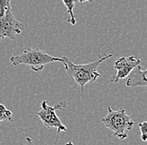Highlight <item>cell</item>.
I'll list each match as a JSON object with an SVG mask.
<instances>
[{"label": "cell", "instance_id": "cell-1", "mask_svg": "<svg viewBox=\"0 0 147 145\" xmlns=\"http://www.w3.org/2000/svg\"><path fill=\"white\" fill-rule=\"evenodd\" d=\"M113 56L112 54L107 55H100L99 58L95 61L84 64H75L68 58L66 56H62L64 68L67 74L73 79L74 82L80 87V89L84 92V87L89 83L94 82L99 77H100V73L98 72L99 65L105 60L110 58Z\"/></svg>", "mask_w": 147, "mask_h": 145}, {"label": "cell", "instance_id": "cell-2", "mask_svg": "<svg viewBox=\"0 0 147 145\" xmlns=\"http://www.w3.org/2000/svg\"><path fill=\"white\" fill-rule=\"evenodd\" d=\"M10 62L13 66L25 64L29 66L34 71H42L45 64L54 62H63V58H58L48 54L39 48H28L24 50L21 54L14 56L11 55Z\"/></svg>", "mask_w": 147, "mask_h": 145}, {"label": "cell", "instance_id": "cell-3", "mask_svg": "<svg viewBox=\"0 0 147 145\" xmlns=\"http://www.w3.org/2000/svg\"><path fill=\"white\" fill-rule=\"evenodd\" d=\"M101 122L113 132L114 136L121 140L128 137L127 131H131L135 125L134 120L127 114L125 109L113 110L110 106L108 107L107 114L101 118Z\"/></svg>", "mask_w": 147, "mask_h": 145}, {"label": "cell", "instance_id": "cell-4", "mask_svg": "<svg viewBox=\"0 0 147 145\" xmlns=\"http://www.w3.org/2000/svg\"><path fill=\"white\" fill-rule=\"evenodd\" d=\"M66 106L67 103L65 101H61L56 103L55 106H50L48 104V102L46 100H44L41 102V109L36 113L38 117L42 121L44 127L46 128H56L57 133L55 143H57L60 132H67L66 127L63 124L61 120L56 114L57 109H63Z\"/></svg>", "mask_w": 147, "mask_h": 145}, {"label": "cell", "instance_id": "cell-5", "mask_svg": "<svg viewBox=\"0 0 147 145\" xmlns=\"http://www.w3.org/2000/svg\"><path fill=\"white\" fill-rule=\"evenodd\" d=\"M24 26L13 15L11 7L7 9L4 14L0 16V40L4 38L13 40L15 36L20 34Z\"/></svg>", "mask_w": 147, "mask_h": 145}, {"label": "cell", "instance_id": "cell-6", "mask_svg": "<svg viewBox=\"0 0 147 145\" xmlns=\"http://www.w3.org/2000/svg\"><path fill=\"white\" fill-rule=\"evenodd\" d=\"M138 65H140V60L134 56L129 57H120L114 64V68L116 70V74L112 75L110 78V81L117 83L120 79H125L131 72V71Z\"/></svg>", "mask_w": 147, "mask_h": 145}, {"label": "cell", "instance_id": "cell-7", "mask_svg": "<svg viewBox=\"0 0 147 145\" xmlns=\"http://www.w3.org/2000/svg\"><path fill=\"white\" fill-rule=\"evenodd\" d=\"M125 85L129 88L147 87V68H142L140 65L136 66L128 75Z\"/></svg>", "mask_w": 147, "mask_h": 145}, {"label": "cell", "instance_id": "cell-8", "mask_svg": "<svg viewBox=\"0 0 147 145\" xmlns=\"http://www.w3.org/2000/svg\"><path fill=\"white\" fill-rule=\"evenodd\" d=\"M64 4L65 5L67 9V13L69 15L68 23H71L72 25H74L76 23V18H75V14L74 13V8L75 4V0H62Z\"/></svg>", "mask_w": 147, "mask_h": 145}, {"label": "cell", "instance_id": "cell-9", "mask_svg": "<svg viewBox=\"0 0 147 145\" xmlns=\"http://www.w3.org/2000/svg\"><path fill=\"white\" fill-rule=\"evenodd\" d=\"M7 120H13V113L3 104L0 103V124Z\"/></svg>", "mask_w": 147, "mask_h": 145}, {"label": "cell", "instance_id": "cell-10", "mask_svg": "<svg viewBox=\"0 0 147 145\" xmlns=\"http://www.w3.org/2000/svg\"><path fill=\"white\" fill-rule=\"evenodd\" d=\"M140 131V138L142 141L146 142L147 141V121L140 123L138 124Z\"/></svg>", "mask_w": 147, "mask_h": 145}, {"label": "cell", "instance_id": "cell-11", "mask_svg": "<svg viewBox=\"0 0 147 145\" xmlns=\"http://www.w3.org/2000/svg\"><path fill=\"white\" fill-rule=\"evenodd\" d=\"M11 0H0V16H3L7 9L10 8Z\"/></svg>", "mask_w": 147, "mask_h": 145}, {"label": "cell", "instance_id": "cell-12", "mask_svg": "<svg viewBox=\"0 0 147 145\" xmlns=\"http://www.w3.org/2000/svg\"><path fill=\"white\" fill-rule=\"evenodd\" d=\"M23 145H35L33 143V140L29 138V137H26L24 139V143Z\"/></svg>", "mask_w": 147, "mask_h": 145}, {"label": "cell", "instance_id": "cell-13", "mask_svg": "<svg viewBox=\"0 0 147 145\" xmlns=\"http://www.w3.org/2000/svg\"><path fill=\"white\" fill-rule=\"evenodd\" d=\"M75 1H78L79 3H84V2H90V3H91V2H93V0H75Z\"/></svg>", "mask_w": 147, "mask_h": 145}, {"label": "cell", "instance_id": "cell-14", "mask_svg": "<svg viewBox=\"0 0 147 145\" xmlns=\"http://www.w3.org/2000/svg\"><path fill=\"white\" fill-rule=\"evenodd\" d=\"M65 145H74V144L71 142V141H69V142H68V143H66V144Z\"/></svg>", "mask_w": 147, "mask_h": 145}, {"label": "cell", "instance_id": "cell-15", "mask_svg": "<svg viewBox=\"0 0 147 145\" xmlns=\"http://www.w3.org/2000/svg\"><path fill=\"white\" fill-rule=\"evenodd\" d=\"M0 42H1V40H0Z\"/></svg>", "mask_w": 147, "mask_h": 145}]
</instances>
